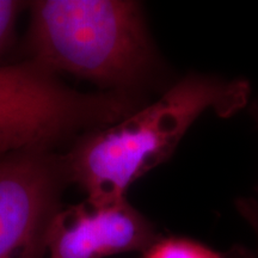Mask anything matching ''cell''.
Segmentation results:
<instances>
[{
    "label": "cell",
    "instance_id": "7",
    "mask_svg": "<svg viewBox=\"0 0 258 258\" xmlns=\"http://www.w3.org/2000/svg\"><path fill=\"white\" fill-rule=\"evenodd\" d=\"M21 3L12 0H0V51L5 47L14 28L15 18Z\"/></svg>",
    "mask_w": 258,
    "mask_h": 258
},
{
    "label": "cell",
    "instance_id": "4",
    "mask_svg": "<svg viewBox=\"0 0 258 258\" xmlns=\"http://www.w3.org/2000/svg\"><path fill=\"white\" fill-rule=\"evenodd\" d=\"M64 161L47 151L0 158V258H42L59 212Z\"/></svg>",
    "mask_w": 258,
    "mask_h": 258
},
{
    "label": "cell",
    "instance_id": "1",
    "mask_svg": "<svg viewBox=\"0 0 258 258\" xmlns=\"http://www.w3.org/2000/svg\"><path fill=\"white\" fill-rule=\"evenodd\" d=\"M249 96L245 82L185 77L158 101L115 123L90 131L66 157L67 177L97 205L120 202L135 180L166 160L206 111L230 116Z\"/></svg>",
    "mask_w": 258,
    "mask_h": 258
},
{
    "label": "cell",
    "instance_id": "8",
    "mask_svg": "<svg viewBox=\"0 0 258 258\" xmlns=\"http://www.w3.org/2000/svg\"><path fill=\"white\" fill-rule=\"evenodd\" d=\"M247 258H249V257H247ZM250 258H258V251H257V252H256V253L251 254V256H250Z\"/></svg>",
    "mask_w": 258,
    "mask_h": 258
},
{
    "label": "cell",
    "instance_id": "6",
    "mask_svg": "<svg viewBox=\"0 0 258 258\" xmlns=\"http://www.w3.org/2000/svg\"><path fill=\"white\" fill-rule=\"evenodd\" d=\"M144 258H221L214 251L182 238L158 240L145 252Z\"/></svg>",
    "mask_w": 258,
    "mask_h": 258
},
{
    "label": "cell",
    "instance_id": "3",
    "mask_svg": "<svg viewBox=\"0 0 258 258\" xmlns=\"http://www.w3.org/2000/svg\"><path fill=\"white\" fill-rule=\"evenodd\" d=\"M137 108L122 91H74L37 61L0 66V158L47 151L61 139L115 123Z\"/></svg>",
    "mask_w": 258,
    "mask_h": 258
},
{
    "label": "cell",
    "instance_id": "5",
    "mask_svg": "<svg viewBox=\"0 0 258 258\" xmlns=\"http://www.w3.org/2000/svg\"><path fill=\"white\" fill-rule=\"evenodd\" d=\"M158 241L154 227L123 201L97 205L85 200L59 209L47 234L49 258H105L146 252Z\"/></svg>",
    "mask_w": 258,
    "mask_h": 258
},
{
    "label": "cell",
    "instance_id": "2",
    "mask_svg": "<svg viewBox=\"0 0 258 258\" xmlns=\"http://www.w3.org/2000/svg\"><path fill=\"white\" fill-rule=\"evenodd\" d=\"M36 61L123 91L146 76L153 53L140 6L127 0H40L31 5Z\"/></svg>",
    "mask_w": 258,
    "mask_h": 258
}]
</instances>
